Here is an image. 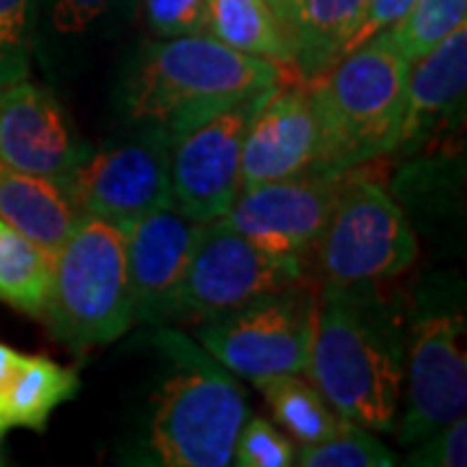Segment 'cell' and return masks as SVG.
<instances>
[{"label":"cell","instance_id":"cell-25","mask_svg":"<svg viewBox=\"0 0 467 467\" xmlns=\"http://www.w3.org/2000/svg\"><path fill=\"white\" fill-rule=\"evenodd\" d=\"M36 0H0V86L29 78Z\"/></svg>","mask_w":467,"mask_h":467},{"label":"cell","instance_id":"cell-4","mask_svg":"<svg viewBox=\"0 0 467 467\" xmlns=\"http://www.w3.org/2000/svg\"><path fill=\"white\" fill-rule=\"evenodd\" d=\"M153 346L169 361L167 377L153 395L149 447L159 465L226 467L247 420L244 389L201 343L161 327Z\"/></svg>","mask_w":467,"mask_h":467},{"label":"cell","instance_id":"cell-26","mask_svg":"<svg viewBox=\"0 0 467 467\" xmlns=\"http://www.w3.org/2000/svg\"><path fill=\"white\" fill-rule=\"evenodd\" d=\"M296 444L275 423L260 416H247L234 444L232 465L239 467H291Z\"/></svg>","mask_w":467,"mask_h":467},{"label":"cell","instance_id":"cell-2","mask_svg":"<svg viewBox=\"0 0 467 467\" xmlns=\"http://www.w3.org/2000/svg\"><path fill=\"white\" fill-rule=\"evenodd\" d=\"M294 78L288 67L234 50L208 32L184 34L143 50L128 76L125 104L133 122L171 133L247 94Z\"/></svg>","mask_w":467,"mask_h":467},{"label":"cell","instance_id":"cell-15","mask_svg":"<svg viewBox=\"0 0 467 467\" xmlns=\"http://www.w3.org/2000/svg\"><path fill=\"white\" fill-rule=\"evenodd\" d=\"M317 150L319 119L312 86L296 78L275 86L244 138L239 190L309 171Z\"/></svg>","mask_w":467,"mask_h":467},{"label":"cell","instance_id":"cell-8","mask_svg":"<svg viewBox=\"0 0 467 467\" xmlns=\"http://www.w3.org/2000/svg\"><path fill=\"white\" fill-rule=\"evenodd\" d=\"M296 281H304V260L267 254L218 216L202 226L169 319L201 325Z\"/></svg>","mask_w":467,"mask_h":467},{"label":"cell","instance_id":"cell-32","mask_svg":"<svg viewBox=\"0 0 467 467\" xmlns=\"http://www.w3.org/2000/svg\"><path fill=\"white\" fill-rule=\"evenodd\" d=\"M270 3H273V5H275V8H278V14H281V11H284V3H285V0H270Z\"/></svg>","mask_w":467,"mask_h":467},{"label":"cell","instance_id":"cell-17","mask_svg":"<svg viewBox=\"0 0 467 467\" xmlns=\"http://www.w3.org/2000/svg\"><path fill=\"white\" fill-rule=\"evenodd\" d=\"M367 5L368 0H285L281 16L299 81H315L348 52Z\"/></svg>","mask_w":467,"mask_h":467},{"label":"cell","instance_id":"cell-29","mask_svg":"<svg viewBox=\"0 0 467 467\" xmlns=\"http://www.w3.org/2000/svg\"><path fill=\"white\" fill-rule=\"evenodd\" d=\"M122 0H50V24L57 34H84Z\"/></svg>","mask_w":467,"mask_h":467},{"label":"cell","instance_id":"cell-3","mask_svg":"<svg viewBox=\"0 0 467 467\" xmlns=\"http://www.w3.org/2000/svg\"><path fill=\"white\" fill-rule=\"evenodd\" d=\"M408 73L410 60L379 32L309 81L319 119L312 171L340 174L398 150Z\"/></svg>","mask_w":467,"mask_h":467},{"label":"cell","instance_id":"cell-33","mask_svg":"<svg viewBox=\"0 0 467 467\" xmlns=\"http://www.w3.org/2000/svg\"><path fill=\"white\" fill-rule=\"evenodd\" d=\"M0 465H3V434H0Z\"/></svg>","mask_w":467,"mask_h":467},{"label":"cell","instance_id":"cell-16","mask_svg":"<svg viewBox=\"0 0 467 467\" xmlns=\"http://www.w3.org/2000/svg\"><path fill=\"white\" fill-rule=\"evenodd\" d=\"M467 88V24L410 63L398 149L416 146L462 107Z\"/></svg>","mask_w":467,"mask_h":467},{"label":"cell","instance_id":"cell-31","mask_svg":"<svg viewBox=\"0 0 467 467\" xmlns=\"http://www.w3.org/2000/svg\"><path fill=\"white\" fill-rule=\"evenodd\" d=\"M18 356H21V350L0 343V402H3V392H5V387H8V379H11L14 368H16Z\"/></svg>","mask_w":467,"mask_h":467},{"label":"cell","instance_id":"cell-10","mask_svg":"<svg viewBox=\"0 0 467 467\" xmlns=\"http://www.w3.org/2000/svg\"><path fill=\"white\" fill-rule=\"evenodd\" d=\"M78 216H99L122 226L171 201L169 133L159 125H138L101 150H86L63 184Z\"/></svg>","mask_w":467,"mask_h":467},{"label":"cell","instance_id":"cell-24","mask_svg":"<svg viewBox=\"0 0 467 467\" xmlns=\"http://www.w3.org/2000/svg\"><path fill=\"white\" fill-rule=\"evenodd\" d=\"M467 18V0H416L400 24L387 32L398 42L402 55L416 63L429 50L460 29Z\"/></svg>","mask_w":467,"mask_h":467},{"label":"cell","instance_id":"cell-22","mask_svg":"<svg viewBox=\"0 0 467 467\" xmlns=\"http://www.w3.org/2000/svg\"><path fill=\"white\" fill-rule=\"evenodd\" d=\"M52 275V252L0 218V301L42 319Z\"/></svg>","mask_w":467,"mask_h":467},{"label":"cell","instance_id":"cell-1","mask_svg":"<svg viewBox=\"0 0 467 467\" xmlns=\"http://www.w3.org/2000/svg\"><path fill=\"white\" fill-rule=\"evenodd\" d=\"M377 284H322L306 379L337 416L368 431H392L405 379L400 312Z\"/></svg>","mask_w":467,"mask_h":467},{"label":"cell","instance_id":"cell-21","mask_svg":"<svg viewBox=\"0 0 467 467\" xmlns=\"http://www.w3.org/2000/svg\"><path fill=\"white\" fill-rule=\"evenodd\" d=\"M254 387L263 392L275 423L296 444L325 441L346 423V418L337 416V410L325 400V395L301 374H278L257 379Z\"/></svg>","mask_w":467,"mask_h":467},{"label":"cell","instance_id":"cell-27","mask_svg":"<svg viewBox=\"0 0 467 467\" xmlns=\"http://www.w3.org/2000/svg\"><path fill=\"white\" fill-rule=\"evenodd\" d=\"M143 16L159 39L205 32V0H143Z\"/></svg>","mask_w":467,"mask_h":467},{"label":"cell","instance_id":"cell-7","mask_svg":"<svg viewBox=\"0 0 467 467\" xmlns=\"http://www.w3.org/2000/svg\"><path fill=\"white\" fill-rule=\"evenodd\" d=\"M317 312V291L301 281L198 325V343L234 377L250 382L304 374Z\"/></svg>","mask_w":467,"mask_h":467},{"label":"cell","instance_id":"cell-12","mask_svg":"<svg viewBox=\"0 0 467 467\" xmlns=\"http://www.w3.org/2000/svg\"><path fill=\"white\" fill-rule=\"evenodd\" d=\"M465 317L460 312H436L416 322L410 335L408 405L402 413V444H416L439 431L467 408Z\"/></svg>","mask_w":467,"mask_h":467},{"label":"cell","instance_id":"cell-20","mask_svg":"<svg viewBox=\"0 0 467 467\" xmlns=\"http://www.w3.org/2000/svg\"><path fill=\"white\" fill-rule=\"evenodd\" d=\"M205 32L234 50L273 60L294 73L288 29L270 0H205Z\"/></svg>","mask_w":467,"mask_h":467},{"label":"cell","instance_id":"cell-28","mask_svg":"<svg viewBox=\"0 0 467 467\" xmlns=\"http://www.w3.org/2000/svg\"><path fill=\"white\" fill-rule=\"evenodd\" d=\"M416 451L410 454V465L418 467H465L467 465V420L465 416L454 418L439 431L416 441Z\"/></svg>","mask_w":467,"mask_h":467},{"label":"cell","instance_id":"cell-5","mask_svg":"<svg viewBox=\"0 0 467 467\" xmlns=\"http://www.w3.org/2000/svg\"><path fill=\"white\" fill-rule=\"evenodd\" d=\"M42 319L52 337L76 353L109 346L135 322L133 285L122 229L81 216L52 252V275Z\"/></svg>","mask_w":467,"mask_h":467},{"label":"cell","instance_id":"cell-14","mask_svg":"<svg viewBox=\"0 0 467 467\" xmlns=\"http://www.w3.org/2000/svg\"><path fill=\"white\" fill-rule=\"evenodd\" d=\"M86 150L50 91L29 78L0 86V159L8 167L63 187Z\"/></svg>","mask_w":467,"mask_h":467},{"label":"cell","instance_id":"cell-18","mask_svg":"<svg viewBox=\"0 0 467 467\" xmlns=\"http://www.w3.org/2000/svg\"><path fill=\"white\" fill-rule=\"evenodd\" d=\"M0 218L39 247L55 252L81 216L60 184L18 171L0 159Z\"/></svg>","mask_w":467,"mask_h":467},{"label":"cell","instance_id":"cell-19","mask_svg":"<svg viewBox=\"0 0 467 467\" xmlns=\"http://www.w3.org/2000/svg\"><path fill=\"white\" fill-rule=\"evenodd\" d=\"M81 387L76 367H63L39 353H21L0 402V434L11 429L45 431L50 416L73 400Z\"/></svg>","mask_w":467,"mask_h":467},{"label":"cell","instance_id":"cell-11","mask_svg":"<svg viewBox=\"0 0 467 467\" xmlns=\"http://www.w3.org/2000/svg\"><path fill=\"white\" fill-rule=\"evenodd\" d=\"M340 174L309 169L288 180L244 187L223 218L267 254L304 260L330 216Z\"/></svg>","mask_w":467,"mask_h":467},{"label":"cell","instance_id":"cell-23","mask_svg":"<svg viewBox=\"0 0 467 467\" xmlns=\"http://www.w3.org/2000/svg\"><path fill=\"white\" fill-rule=\"evenodd\" d=\"M395 451L368 429L346 420L330 439L317 444H299L294 465L301 467H392Z\"/></svg>","mask_w":467,"mask_h":467},{"label":"cell","instance_id":"cell-6","mask_svg":"<svg viewBox=\"0 0 467 467\" xmlns=\"http://www.w3.org/2000/svg\"><path fill=\"white\" fill-rule=\"evenodd\" d=\"M315 250L325 284H382L416 263L418 242L387 187L348 169Z\"/></svg>","mask_w":467,"mask_h":467},{"label":"cell","instance_id":"cell-9","mask_svg":"<svg viewBox=\"0 0 467 467\" xmlns=\"http://www.w3.org/2000/svg\"><path fill=\"white\" fill-rule=\"evenodd\" d=\"M275 86L260 88L169 133L171 201L198 221H213L239 192L242 149L252 119Z\"/></svg>","mask_w":467,"mask_h":467},{"label":"cell","instance_id":"cell-30","mask_svg":"<svg viewBox=\"0 0 467 467\" xmlns=\"http://www.w3.org/2000/svg\"><path fill=\"white\" fill-rule=\"evenodd\" d=\"M413 3L416 0H368L367 14L361 18V26L356 29L353 39H350L348 52L358 45H364L371 36H377L379 32H387L395 24H400L405 14L413 8Z\"/></svg>","mask_w":467,"mask_h":467},{"label":"cell","instance_id":"cell-13","mask_svg":"<svg viewBox=\"0 0 467 467\" xmlns=\"http://www.w3.org/2000/svg\"><path fill=\"white\" fill-rule=\"evenodd\" d=\"M202 226L205 221L184 213L174 201L130 218L119 226L125 234L128 250L135 322H169L171 301L182 284L184 270L190 265Z\"/></svg>","mask_w":467,"mask_h":467}]
</instances>
